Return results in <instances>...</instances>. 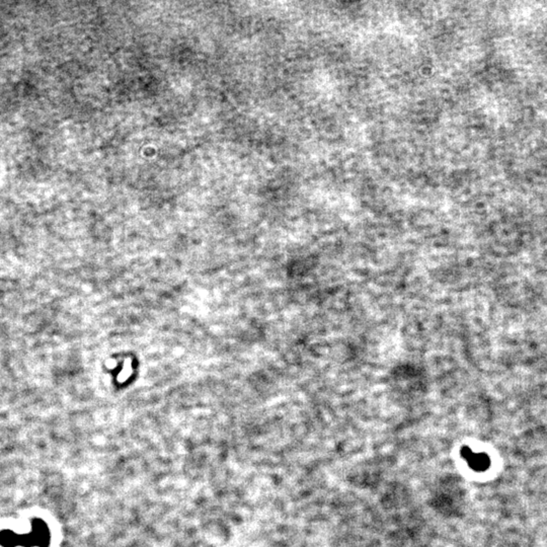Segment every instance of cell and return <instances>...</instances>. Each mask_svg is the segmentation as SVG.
<instances>
[{
  "label": "cell",
  "instance_id": "6da1fadb",
  "mask_svg": "<svg viewBox=\"0 0 547 547\" xmlns=\"http://www.w3.org/2000/svg\"><path fill=\"white\" fill-rule=\"evenodd\" d=\"M461 454L469 466L475 471H486L490 465L489 457L485 453H475L470 448L464 447Z\"/></svg>",
  "mask_w": 547,
  "mask_h": 547
}]
</instances>
